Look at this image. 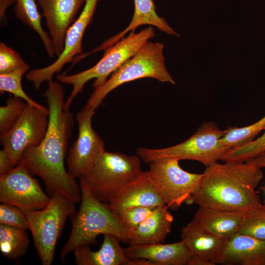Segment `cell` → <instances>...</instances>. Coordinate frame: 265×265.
Here are the masks:
<instances>
[{
	"label": "cell",
	"instance_id": "cell-1",
	"mask_svg": "<svg viewBox=\"0 0 265 265\" xmlns=\"http://www.w3.org/2000/svg\"><path fill=\"white\" fill-rule=\"evenodd\" d=\"M43 96L49 110L46 134L39 145L25 150L17 165L24 166L31 175L40 177L50 195L59 193L75 204L80 203V185L64 166L74 125V114L65 108L64 92L59 81H49Z\"/></svg>",
	"mask_w": 265,
	"mask_h": 265
},
{
	"label": "cell",
	"instance_id": "cell-2",
	"mask_svg": "<svg viewBox=\"0 0 265 265\" xmlns=\"http://www.w3.org/2000/svg\"><path fill=\"white\" fill-rule=\"evenodd\" d=\"M263 176L261 168L248 161L216 162L207 166L199 186L186 203L247 212L262 204L255 188Z\"/></svg>",
	"mask_w": 265,
	"mask_h": 265
},
{
	"label": "cell",
	"instance_id": "cell-3",
	"mask_svg": "<svg viewBox=\"0 0 265 265\" xmlns=\"http://www.w3.org/2000/svg\"><path fill=\"white\" fill-rule=\"evenodd\" d=\"M80 205L79 211L70 216L72 230L60 252L62 260L80 246L95 244L100 235H112L123 242H128L129 239V229L108 204L97 198L81 178H80Z\"/></svg>",
	"mask_w": 265,
	"mask_h": 265
},
{
	"label": "cell",
	"instance_id": "cell-4",
	"mask_svg": "<svg viewBox=\"0 0 265 265\" xmlns=\"http://www.w3.org/2000/svg\"><path fill=\"white\" fill-rule=\"evenodd\" d=\"M154 36V30L151 26L138 33L131 32L126 37H123L105 50L106 52L102 58L92 67L73 75L59 74L56 75L58 81L73 87L70 96L65 101L66 108L69 109L73 100L82 92L87 82L95 79L93 88L95 89L102 86L110 75Z\"/></svg>",
	"mask_w": 265,
	"mask_h": 265
},
{
	"label": "cell",
	"instance_id": "cell-5",
	"mask_svg": "<svg viewBox=\"0 0 265 265\" xmlns=\"http://www.w3.org/2000/svg\"><path fill=\"white\" fill-rule=\"evenodd\" d=\"M163 50L162 44L148 41L102 86L94 89L86 106L95 110L111 91L124 83L141 78H150L175 84L166 69Z\"/></svg>",
	"mask_w": 265,
	"mask_h": 265
},
{
	"label": "cell",
	"instance_id": "cell-6",
	"mask_svg": "<svg viewBox=\"0 0 265 265\" xmlns=\"http://www.w3.org/2000/svg\"><path fill=\"white\" fill-rule=\"evenodd\" d=\"M137 156L106 151L99 152L81 177L100 201L108 202L125 185L141 172Z\"/></svg>",
	"mask_w": 265,
	"mask_h": 265
},
{
	"label": "cell",
	"instance_id": "cell-7",
	"mask_svg": "<svg viewBox=\"0 0 265 265\" xmlns=\"http://www.w3.org/2000/svg\"><path fill=\"white\" fill-rule=\"evenodd\" d=\"M225 132L213 122H206L192 136L180 144L161 149L140 147L136 155L148 163L160 158H175L196 160L208 166L220 160L229 150L221 141Z\"/></svg>",
	"mask_w": 265,
	"mask_h": 265
},
{
	"label": "cell",
	"instance_id": "cell-8",
	"mask_svg": "<svg viewBox=\"0 0 265 265\" xmlns=\"http://www.w3.org/2000/svg\"><path fill=\"white\" fill-rule=\"evenodd\" d=\"M44 208L26 212L37 252L43 265L52 263L56 245L66 220L76 211L75 203L57 193L50 195Z\"/></svg>",
	"mask_w": 265,
	"mask_h": 265
},
{
	"label": "cell",
	"instance_id": "cell-9",
	"mask_svg": "<svg viewBox=\"0 0 265 265\" xmlns=\"http://www.w3.org/2000/svg\"><path fill=\"white\" fill-rule=\"evenodd\" d=\"M180 160L175 158H163L149 163L148 171L156 190L165 205L173 210L186 202L203 176V173H191L183 169Z\"/></svg>",
	"mask_w": 265,
	"mask_h": 265
},
{
	"label": "cell",
	"instance_id": "cell-10",
	"mask_svg": "<svg viewBox=\"0 0 265 265\" xmlns=\"http://www.w3.org/2000/svg\"><path fill=\"white\" fill-rule=\"evenodd\" d=\"M49 117L48 108L27 104L13 128L0 136L1 145L14 167L26 149L38 146L42 142L48 130Z\"/></svg>",
	"mask_w": 265,
	"mask_h": 265
},
{
	"label": "cell",
	"instance_id": "cell-11",
	"mask_svg": "<svg viewBox=\"0 0 265 265\" xmlns=\"http://www.w3.org/2000/svg\"><path fill=\"white\" fill-rule=\"evenodd\" d=\"M50 198L38 180L21 165H16L8 173L0 177V201L25 213L44 208Z\"/></svg>",
	"mask_w": 265,
	"mask_h": 265
},
{
	"label": "cell",
	"instance_id": "cell-12",
	"mask_svg": "<svg viewBox=\"0 0 265 265\" xmlns=\"http://www.w3.org/2000/svg\"><path fill=\"white\" fill-rule=\"evenodd\" d=\"M98 0H86L79 16L67 31L64 49L57 59L47 66L31 70L26 74V79L36 90L44 82L52 80L55 73L59 72L66 64L72 63L75 57L82 53V38L93 18Z\"/></svg>",
	"mask_w": 265,
	"mask_h": 265
},
{
	"label": "cell",
	"instance_id": "cell-13",
	"mask_svg": "<svg viewBox=\"0 0 265 265\" xmlns=\"http://www.w3.org/2000/svg\"><path fill=\"white\" fill-rule=\"evenodd\" d=\"M95 110L86 106L77 114L79 134L67 158L68 172L75 179L82 177L97 155L105 150V143L92 126Z\"/></svg>",
	"mask_w": 265,
	"mask_h": 265
},
{
	"label": "cell",
	"instance_id": "cell-14",
	"mask_svg": "<svg viewBox=\"0 0 265 265\" xmlns=\"http://www.w3.org/2000/svg\"><path fill=\"white\" fill-rule=\"evenodd\" d=\"M35 0L42 9L54 54L58 57L64 49L67 30L86 0Z\"/></svg>",
	"mask_w": 265,
	"mask_h": 265
},
{
	"label": "cell",
	"instance_id": "cell-15",
	"mask_svg": "<svg viewBox=\"0 0 265 265\" xmlns=\"http://www.w3.org/2000/svg\"><path fill=\"white\" fill-rule=\"evenodd\" d=\"M165 204L156 190L148 171H142L123 186L108 202L115 213L136 207H157Z\"/></svg>",
	"mask_w": 265,
	"mask_h": 265
},
{
	"label": "cell",
	"instance_id": "cell-16",
	"mask_svg": "<svg viewBox=\"0 0 265 265\" xmlns=\"http://www.w3.org/2000/svg\"><path fill=\"white\" fill-rule=\"evenodd\" d=\"M213 264L265 265V240L237 233L226 240Z\"/></svg>",
	"mask_w": 265,
	"mask_h": 265
},
{
	"label": "cell",
	"instance_id": "cell-17",
	"mask_svg": "<svg viewBox=\"0 0 265 265\" xmlns=\"http://www.w3.org/2000/svg\"><path fill=\"white\" fill-rule=\"evenodd\" d=\"M181 237L192 254L191 265H214L213 260L227 239L214 234L193 219L183 228Z\"/></svg>",
	"mask_w": 265,
	"mask_h": 265
},
{
	"label": "cell",
	"instance_id": "cell-18",
	"mask_svg": "<svg viewBox=\"0 0 265 265\" xmlns=\"http://www.w3.org/2000/svg\"><path fill=\"white\" fill-rule=\"evenodd\" d=\"M124 251L131 260H145L153 265H191L192 259L190 251L182 240L170 244H131Z\"/></svg>",
	"mask_w": 265,
	"mask_h": 265
},
{
	"label": "cell",
	"instance_id": "cell-19",
	"mask_svg": "<svg viewBox=\"0 0 265 265\" xmlns=\"http://www.w3.org/2000/svg\"><path fill=\"white\" fill-rule=\"evenodd\" d=\"M116 237L104 235L101 248L92 251L89 245H83L74 250L75 263L78 265H153L145 260H132L126 255Z\"/></svg>",
	"mask_w": 265,
	"mask_h": 265
},
{
	"label": "cell",
	"instance_id": "cell-20",
	"mask_svg": "<svg viewBox=\"0 0 265 265\" xmlns=\"http://www.w3.org/2000/svg\"><path fill=\"white\" fill-rule=\"evenodd\" d=\"M173 216L165 204L157 207L138 227L130 232L131 244L159 243L170 232Z\"/></svg>",
	"mask_w": 265,
	"mask_h": 265
},
{
	"label": "cell",
	"instance_id": "cell-21",
	"mask_svg": "<svg viewBox=\"0 0 265 265\" xmlns=\"http://www.w3.org/2000/svg\"><path fill=\"white\" fill-rule=\"evenodd\" d=\"M244 213L199 206L193 219L214 234L228 239L238 233Z\"/></svg>",
	"mask_w": 265,
	"mask_h": 265
},
{
	"label": "cell",
	"instance_id": "cell-22",
	"mask_svg": "<svg viewBox=\"0 0 265 265\" xmlns=\"http://www.w3.org/2000/svg\"><path fill=\"white\" fill-rule=\"evenodd\" d=\"M133 0V15L128 26L120 33L105 41L98 47V51L106 50L124 37L128 32H133L138 26L144 25L155 26L167 34H176L165 19L158 16L153 0Z\"/></svg>",
	"mask_w": 265,
	"mask_h": 265
},
{
	"label": "cell",
	"instance_id": "cell-23",
	"mask_svg": "<svg viewBox=\"0 0 265 265\" xmlns=\"http://www.w3.org/2000/svg\"><path fill=\"white\" fill-rule=\"evenodd\" d=\"M35 0H16L14 10L17 18L23 23L29 26L39 36L45 50L51 58L55 55L52 39L43 29Z\"/></svg>",
	"mask_w": 265,
	"mask_h": 265
},
{
	"label": "cell",
	"instance_id": "cell-24",
	"mask_svg": "<svg viewBox=\"0 0 265 265\" xmlns=\"http://www.w3.org/2000/svg\"><path fill=\"white\" fill-rule=\"evenodd\" d=\"M29 244L26 230L0 224V250L3 256L18 258L26 254Z\"/></svg>",
	"mask_w": 265,
	"mask_h": 265
},
{
	"label": "cell",
	"instance_id": "cell-25",
	"mask_svg": "<svg viewBox=\"0 0 265 265\" xmlns=\"http://www.w3.org/2000/svg\"><path fill=\"white\" fill-rule=\"evenodd\" d=\"M265 130V116L255 123L246 127H229L221 138L222 143L229 150L254 139Z\"/></svg>",
	"mask_w": 265,
	"mask_h": 265
},
{
	"label": "cell",
	"instance_id": "cell-26",
	"mask_svg": "<svg viewBox=\"0 0 265 265\" xmlns=\"http://www.w3.org/2000/svg\"><path fill=\"white\" fill-rule=\"evenodd\" d=\"M265 152V130L257 138L228 150L220 160L225 162H243Z\"/></svg>",
	"mask_w": 265,
	"mask_h": 265
},
{
	"label": "cell",
	"instance_id": "cell-27",
	"mask_svg": "<svg viewBox=\"0 0 265 265\" xmlns=\"http://www.w3.org/2000/svg\"><path fill=\"white\" fill-rule=\"evenodd\" d=\"M27 104L22 99L9 97L5 106L0 107V136L7 133L18 120Z\"/></svg>",
	"mask_w": 265,
	"mask_h": 265
},
{
	"label": "cell",
	"instance_id": "cell-28",
	"mask_svg": "<svg viewBox=\"0 0 265 265\" xmlns=\"http://www.w3.org/2000/svg\"><path fill=\"white\" fill-rule=\"evenodd\" d=\"M238 233L265 240V200L260 207L244 213Z\"/></svg>",
	"mask_w": 265,
	"mask_h": 265
},
{
	"label": "cell",
	"instance_id": "cell-29",
	"mask_svg": "<svg viewBox=\"0 0 265 265\" xmlns=\"http://www.w3.org/2000/svg\"><path fill=\"white\" fill-rule=\"evenodd\" d=\"M25 73L23 71H18L8 74L0 75V94L8 92L22 99L28 105L37 107L43 106L33 100L24 91L22 79Z\"/></svg>",
	"mask_w": 265,
	"mask_h": 265
},
{
	"label": "cell",
	"instance_id": "cell-30",
	"mask_svg": "<svg viewBox=\"0 0 265 265\" xmlns=\"http://www.w3.org/2000/svg\"><path fill=\"white\" fill-rule=\"evenodd\" d=\"M30 66L18 52L3 42L0 43V75L12 73L18 71L26 73Z\"/></svg>",
	"mask_w": 265,
	"mask_h": 265
},
{
	"label": "cell",
	"instance_id": "cell-31",
	"mask_svg": "<svg viewBox=\"0 0 265 265\" xmlns=\"http://www.w3.org/2000/svg\"><path fill=\"white\" fill-rule=\"evenodd\" d=\"M0 224L25 230L28 228L25 212L14 206L3 203L0 205Z\"/></svg>",
	"mask_w": 265,
	"mask_h": 265
},
{
	"label": "cell",
	"instance_id": "cell-32",
	"mask_svg": "<svg viewBox=\"0 0 265 265\" xmlns=\"http://www.w3.org/2000/svg\"><path fill=\"white\" fill-rule=\"evenodd\" d=\"M156 207H136L124 210L116 213L130 232L138 227L155 210Z\"/></svg>",
	"mask_w": 265,
	"mask_h": 265
},
{
	"label": "cell",
	"instance_id": "cell-33",
	"mask_svg": "<svg viewBox=\"0 0 265 265\" xmlns=\"http://www.w3.org/2000/svg\"><path fill=\"white\" fill-rule=\"evenodd\" d=\"M14 166L7 152L3 149L0 151V177L8 173Z\"/></svg>",
	"mask_w": 265,
	"mask_h": 265
},
{
	"label": "cell",
	"instance_id": "cell-34",
	"mask_svg": "<svg viewBox=\"0 0 265 265\" xmlns=\"http://www.w3.org/2000/svg\"><path fill=\"white\" fill-rule=\"evenodd\" d=\"M16 2V0H0V25L3 26L6 22V11L8 7Z\"/></svg>",
	"mask_w": 265,
	"mask_h": 265
},
{
	"label": "cell",
	"instance_id": "cell-35",
	"mask_svg": "<svg viewBox=\"0 0 265 265\" xmlns=\"http://www.w3.org/2000/svg\"><path fill=\"white\" fill-rule=\"evenodd\" d=\"M247 161L260 168L265 167V152Z\"/></svg>",
	"mask_w": 265,
	"mask_h": 265
},
{
	"label": "cell",
	"instance_id": "cell-36",
	"mask_svg": "<svg viewBox=\"0 0 265 265\" xmlns=\"http://www.w3.org/2000/svg\"><path fill=\"white\" fill-rule=\"evenodd\" d=\"M264 191H265V187L264 188Z\"/></svg>",
	"mask_w": 265,
	"mask_h": 265
}]
</instances>
